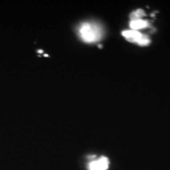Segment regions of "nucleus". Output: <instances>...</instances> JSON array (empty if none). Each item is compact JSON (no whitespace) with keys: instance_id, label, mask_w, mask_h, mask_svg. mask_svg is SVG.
<instances>
[{"instance_id":"nucleus-1","label":"nucleus","mask_w":170,"mask_h":170,"mask_svg":"<svg viewBox=\"0 0 170 170\" xmlns=\"http://www.w3.org/2000/svg\"><path fill=\"white\" fill-rule=\"evenodd\" d=\"M78 34L84 42L95 43L102 39L103 30L100 25L97 23L83 22L78 27Z\"/></svg>"},{"instance_id":"nucleus-2","label":"nucleus","mask_w":170,"mask_h":170,"mask_svg":"<svg viewBox=\"0 0 170 170\" xmlns=\"http://www.w3.org/2000/svg\"><path fill=\"white\" fill-rule=\"evenodd\" d=\"M122 35L128 41L133 43H137L139 45L144 46L149 44L150 40L148 37L141 34L136 30H126L122 32Z\"/></svg>"},{"instance_id":"nucleus-3","label":"nucleus","mask_w":170,"mask_h":170,"mask_svg":"<svg viewBox=\"0 0 170 170\" xmlns=\"http://www.w3.org/2000/svg\"><path fill=\"white\" fill-rule=\"evenodd\" d=\"M109 160L102 156L97 160L93 161L88 164V170H106L109 166Z\"/></svg>"},{"instance_id":"nucleus-4","label":"nucleus","mask_w":170,"mask_h":170,"mask_svg":"<svg viewBox=\"0 0 170 170\" xmlns=\"http://www.w3.org/2000/svg\"><path fill=\"white\" fill-rule=\"evenodd\" d=\"M149 23L147 21L143 20L141 19H138L135 20H132L130 23V27L133 30H136L139 29H142L147 27Z\"/></svg>"},{"instance_id":"nucleus-5","label":"nucleus","mask_w":170,"mask_h":170,"mask_svg":"<svg viewBox=\"0 0 170 170\" xmlns=\"http://www.w3.org/2000/svg\"><path fill=\"white\" fill-rule=\"evenodd\" d=\"M145 15H146V13L143 10L139 9V10H136L135 11L133 12L132 13H131V19L132 21L135 20L140 19V18L145 16Z\"/></svg>"}]
</instances>
